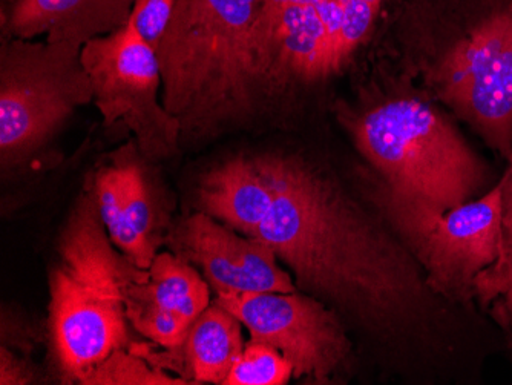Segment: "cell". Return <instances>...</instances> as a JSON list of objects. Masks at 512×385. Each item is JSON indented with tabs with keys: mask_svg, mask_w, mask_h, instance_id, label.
Wrapping results in <instances>:
<instances>
[{
	"mask_svg": "<svg viewBox=\"0 0 512 385\" xmlns=\"http://www.w3.org/2000/svg\"><path fill=\"white\" fill-rule=\"evenodd\" d=\"M241 327L237 316L214 301L198 316L180 346L157 352L148 344H131L129 350L145 356L155 367L177 372L189 384L223 385L246 346Z\"/></svg>",
	"mask_w": 512,
	"mask_h": 385,
	"instance_id": "2e32d148",
	"label": "cell"
},
{
	"mask_svg": "<svg viewBox=\"0 0 512 385\" xmlns=\"http://www.w3.org/2000/svg\"><path fill=\"white\" fill-rule=\"evenodd\" d=\"M497 312L500 313V321L512 335V292L497 300Z\"/></svg>",
	"mask_w": 512,
	"mask_h": 385,
	"instance_id": "cb8c5ba5",
	"label": "cell"
},
{
	"mask_svg": "<svg viewBox=\"0 0 512 385\" xmlns=\"http://www.w3.org/2000/svg\"><path fill=\"white\" fill-rule=\"evenodd\" d=\"M436 83L440 97L491 145L512 154V2L448 51Z\"/></svg>",
	"mask_w": 512,
	"mask_h": 385,
	"instance_id": "ba28073f",
	"label": "cell"
},
{
	"mask_svg": "<svg viewBox=\"0 0 512 385\" xmlns=\"http://www.w3.org/2000/svg\"><path fill=\"white\" fill-rule=\"evenodd\" d=\"M512 292V243L500 247L499 257L486 267L474 281V298L488 306Z\"/></svg>",
	"mask_w": 512,
	"mask_h": 385,
	"instance_id": "ffe728a7",
	"label": "cell"
},
{
	"mask_svg": "<svg viewBox=\"0 0 512 385\" xmlns=\"http://www.w3.org/2000/svg\"><path fill=\"white\" fill-rule=\"evenodd\" d=\"M166 246L181 260L194 264L217 297L298 290L272 247L204 212H194L172 223Z\"/></svg>",
	"mask_w": 512,
	"mask_h": 385,
	"instance_id": "8fae6325",
	"label": "cell"
},
{
	"mask_svg": "<svg viewBox=\"0 0 512 385\" xmlns=\"http://www.w3.org/2000/svg\"><path fill=\"white\" fill-rule=\"evenodd\" d=\"M106 231L85 181L56 243L48 274V347L60 384H82L115 350L131 347L128 295L146 280Z\"/></svg>",
	"mask_w": 512,
	"mask_h": 385,
	"instance_id": "3957f363",
	"label": "cell"
},
{
	"mask_svg": "<svg viewBox=\"0 0 512 385\" xmlns=\"http://www.w3.org/2000/svg\"><path fill=\"white\" fill-rule=\"evenodd\" d=\"M382 0H347L344 5L341 37H339V70L352 60L362 43L373 30Z\"/></svg>",
	"mask_w": 512,
	"mask_h": 385,
	"instance_id": "d6986e66",
	"label": "cell"
},
{
	"mask_svg": "<svg viewBox=\"0 0 512 385\" xmlns=\"http://www.w3.org/2000/svg\"><path fill=\"white\" fill-rule=\"evenodd\" d=\"M215 303L237 316L250 341L269 344L293 366V378L327 382L352 353L335 310L306 292L218 295Z\"/></svg>",
	"mask_w": 512,
	"mask_h": 385,
	"instance_id": "9c48e42d",
	"label": "cell"
},
{
	"mask_svg": "<svg viewBox=\"0 0 512 385\" xmlns=\"http://www.w3.org/2000/svg\"><path fill=\"white\" fill-rule=\"evenodd\" d=\"M83 385H191L181 376L155 367L129 349L115 350L89 373Z\"/></svg>",
	"mask_w": 512,
	"mask_h": 385,
	"instance_id": "e0dca14e",
	"label": "cell"
},
{
	"mask_svg": "<svg viewBox=\"0 0 512 385\" xmlns=\"http://www.w3.org/2000/svg\"><path fill=\"white\" fill-rule=\"evenodd\" d=\"M37 381L36 367L30 359L10 347H0V385H28Z\"/></svg>",
	"mask_w": 512,
	"mask_h": 385,
	"instance_id": "7402d4cb",
	"label": "cell"
},
{
	"mask_svg": "<svg viewBox=\"0 0 512 385\" xmlns=\"http://www.w3.org/2000/svg\"><path fill=\"white\" fill-rule=\"evenodd\" d=\"M195 198L197 211L250 237L275 200L270 152L232 155L211 166L198 180Z\"/></svg>",
	"mask_w": 512,
	"mask_h": 385,
	"instance_id": "5bb4252c",
	"label": "cell"
},
{
	"mask_svg": "<svg viewBox=\"0 0 512 385\" xmlns=\"http://www.w3.org/2000/svg\"><path fill=\"white\" fill-rule=\"evenodd\" d=\"M339 116L358 151L398 194L447 212L474 200L485 185L482 160L422 100L401 97Z\"/></svg>",
	"mask_w": 512,
	"mask_h": 385,
	"instance_id": "277c9868",
	"label": "cell"
},
{
	"mask_svg": "<svg viewBox=\"0 0 512 385\" xmlns=\"http://www.w3.org/2000/svg\"><path fill=\"white\" fill-rule=\"evenodd\" d=\"M82 62L91 79L92 103L105 125L119 123L129 129L140 151L154 163L183 149L180 122L163 103L157 53L131 22L86 43Z\"/></svg>",
	"mask_w": 512,
	"mask_h": 385,
	"instance_id": "52a82bcc",
	"label": "cell"
},
{
	"mask_svg": "<svg viewBox=\"0 0 512 385\" xmlns=\"http://www.w3.org/2000/svg\"><path fill=\"white\" fill-rule=\"evenodd\" d=\"M270 162L275 200L250 237L272 247L298 290L364 326L413 320L430 286L410 251L304 158L270 152Z\"/></svg>",
	"mask_w": 512,
	"mask_h": 385,
	"instance_id": "6da1fadb",
	"label": "cell"
},
{
	"mask_svg": "<svg viewBox=\"0 0 512 385\" xmlns=\"http://www.w3.org/2000/svg\"><path fill=\"white\" fill-rule=\"evenodd\" d=\"M148 270V278L129 290L128 320L154 346L172 349L211 306V286L194 264L171 251L158 252Z\"/></svg>",
	"mask_w": 512,
	"mask_h": 385,
	"instance_id": "4fadbf2b",
	"label": "cell"
},
{
	"mask_svg": "<svg viewBox=\"0 0 512 385\" xmlns=\"http://www.w3.org/2000/svg\"><path fill=\"white\" fill-rule=\"evenodd\" d=\"M151 163L132 139L86 178L112 243L142 269L166 246L172 226L168 198Z\"/></svg>",
	"mask_w": 512,
	"mask_h": 385,
	"instance_id": "30bf717a",
	"label": "cell"
},
{
	"mask_svg": "<svg viewBox=\"0 0 512 385\" xmlns=\"http://www.w3.org/2000/svg\"><path fill=\"white\" fill-rule=\"evenodd\" d=\"M94 100L82 47L73 42L0 40V166L34 168L74 112Z\"/></svg>",
	"mask_w": 512,
	"mask_h": 385,
	"instance_id": "5b68a950",
	"label": "cell"
},
{
	"mask_svg": "<svg viewBox=\"0 0 512 385\" xmlns=\"http://www.w3.org/2000/svg\"><path fill=\"white\" fill-rule=\"evenodd\" d=\"M175 0H135L131 24L137 33L157 50L161 34L168 25Z\"/></svg>",
	"mask_w": 512,
	"mask_h": 385,
	"instance_id": "44dd1931",
	"label": "cell"
},
{
	"mask_svg": "<svg viewBox=\"0 0 512 385\" xmlns=\"http://www.w3.org/2000/svg\"><path fill=\"white\" fill-rule=\"evenodd\" d=\"M293 366L269 344L249 341L235 359L223 385H286Z\"/></svg>",
	"mask_w": 512,
	"mask_h": 385,
	"instance_id": "ac0fdd59",
	"label": "cell"
},
{
	"mask_svg": "<svg viewBox=\"0 0 512 385\" xmlns=\"http://www.w3.org/2000/svg\"><path fill=\"white\" fill-rule=\"evenodd\" d=\"M324 0H261L260 70L266 96L329 80Z\"/></svg>",
	"mask_w": 512,
	"mask_h": 385,
	"instance_id": "7c38bea8",
	"label": "cell"
},
{
	"mask_svg": "<svg viewBox=\"0 0 512 385\" xmlns=\"http://www.w3.org/2000/svg\"><path fill=\"white\" fill-rule=\"evenodd\" d=\"M260 16L261 0H175L155 53L181 145L243 125L266 99Z\"/></svg>",
	"mask_w": 512,
	"mask_h": 385,
	"instance_id": "7a4b0ae2",
	"label": "cell"
},
{
	"mask_svg": "<svg viewBox=\"0 0 512 385\" xmlns=\"http://www.w3.org/2000/svg\"><path fill=\"white\" fill-rule=\"evenodd\" d=\"M381 209L410 254L427 274V284L445 297L474 298V281L499 257L502 241V185L440 212L384 185Z\"/></svg>",
	"mask_w": 512,
	"mask_h": 385,
	"instance_id": "8992f818",
	"label": "cell"
},
{
	"mask_svg": "<svg viewBox=\"0 0 512 385\" xmlns=\"http://www.w3.org/2000/svg\"><path fill=\"white\" fill-rule=\"evenodd\" d=\"M135 0H14L2 36L73 42L80 47L131 22Z\"/></svg>",
	"mask_w": 512,
	"mask_h": 385,
	"instance_id": "9a60e30c",
	"label": "cell"
},
{
	"mask_svg": "<svg viewBox=\"0 0 512 385\" xmlns=\"http://www.w3.org/2000/svg\"><path fill=\"white\" fill-rule=\"evenodd\" d=\"M502 185V241L500 247L512 243V162L500 180Z\"/></svg>",
	"mask_w": 512,
	"mask_h": 385,
	"instance_id": "603a6c76",
	"label": "cell"
},
{
	"mask_svg": "<svg viewBox=\"0 0 512 385\" xmlns=\"http://www.w3.org/2000/svg\"><path fill=\"white\" fill-rule=\"evenodd\" d=\"M13 4L14 0H2V13H7Z\"/></svg>",
	"mask_w": 512,
	"mask_h": 385,
	"instance_id": "d4e9b609",
	"label": "cell"
}]
</instances>
